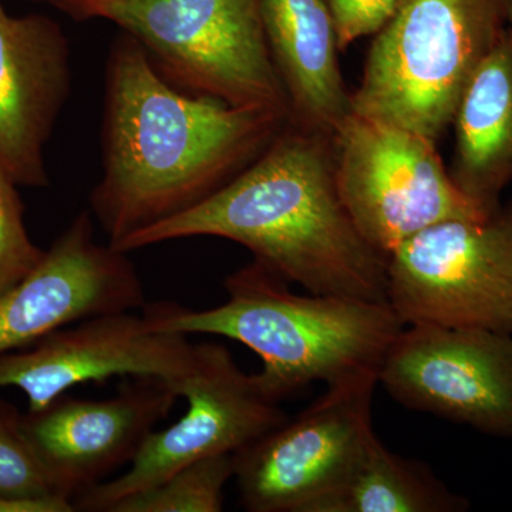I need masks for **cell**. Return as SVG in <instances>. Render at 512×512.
<instances>
[{"label":"cell","mask_w":512,"mask_h":512,"mask_svg":"<svg viewBox=\"0 0 512 512\" xmlns=\"http://www.w3.org/2000/svg\"><path fill=\"white\" fill-rule=\"evenodd\" d=\"M330 140L343 205L386 256L441 222L488 217L454 183L430 138L350 111Z\"/></svg>","instance_id":"cell-6"},{"label":"cell","mask_w":512,"mask_h":512,"mask_svg":"<svg viewBox=\"0 0 512 512\" xmlns=\"http://www.w3.org/2000/svg\"><path fill=\"white\" fill-rule=\"evenodd\" d=\"M508 23V0H400L370 47L352 113L437 143Z\"/></svg>","instance_id":"cell-4"},{"label":"cell","mask_w":512,"mask_h":512,"mask_svg":"<svg viewBox=\"0 0 512 512\" xmlns=\"http://www.w3.org/2000/svg\"><path fill=\"white\" fill-rule=\"evenodd\" d=\"M227 301L194 311L174 302L144 303L151 329L180 335L224 336L261 357L256 382L281 403L309 384L326 386L360 373H379L404 328L389 302L298 295L259 262L224 282Z\"/></svg>","instance_id":"cell-3"},{"label":"cell","mask_w":512,"mask_h":512,"mask_svg":"<svg viewBox=\"0 0 512 512\" xmlns=\"http://www.w3.org/2000/svg\"><path fill=\"white\" fill-rule=\"evenodd\" d=\"M0 504L15 512H72L53 491L22 429V413L0 399Z\"/></svg>","instance_id":"cell-19"},{"label":"cell","mask_w":512,"mask_h":512,"mask_svg":"<svg viewBox=\"0 0 512 512\" xmlns=\"http://www.w3.org/2000/svg\"><path fill=\"white\" fill-rule=\"evenodd\" d=\"M470 501L448 490L426 464L397 456L377 436L348 476L309 512H464Z\"/></svg>","instance_id":"cell-17"},{"label":"cell","mask_w":512,"mask_h":512,"mask_svg":"<svg viewBox=\"0 0 512 512\" xmlns=\"http://www.w3.org/2000/svg\"><path fill=\"white\" fill-rule=\"evenodd\" d=\"M178 397L158 377H124L110 399L64 393L22 414V429L57 497L74 507L77 498L131 464Z\"/></svg>","instance_id":"cell-12"},{"label":"cell","mask_w":512,"mask_h":512,"mask_svg":"<svg viewBox=\"0 0 512 512\" xmlns=\"http://www.w3.org/2000/svg\"><path fill=\"white\" fill-rule=\"evenodd\" d=\"M76 19H104L134 37L184 92L289 117L262 20L261 0H56Z\"/></svg>","instance_id":"cell-5"},{"label":"cell","mask_w":512,"mask_h":512,"mask_svg":"<svg viewBox=\"0 0 512 512\" xmlns=\"http://www.w3.org/2000/svg\"><path fill=\"white\" fill-rule=\"evenodd\" d=\"M508 22L512 28V0H508Z\"/></svg>","instance_id":"cell-22"},{"label":"cell","mask_w":512,"mask_h":512,"mask_svg":"<svg viewBox=\"0 0 512 512\" xmlns=\"http://www.w3.org/2000/svg\"><path fill=\"white\" fill-rule=\"evenodd\" d=\"M289 117L184 92L143 46H111L104 92L103 175L90 212L109 245L207 200L264 153Z\"/></svg>","instance_id":"cell-1"},{"label":"cell","mask_w":512,"mask_h":512,"mask_svg":"<svg viewBox=\"0 0 512 512\" xmlns=\"http://www.w3.org/2000/svg\"><path fill=\"white\" fill-rule=\"evenodd\" d=\"M197 360L187 336L151 329L134 311L93 316L0 355V389L16 387L36 412L77 384L110 377H158L180 396ZM181 397V396H180Z\"/></svg>","instance_id":"cell-11"},{"label":"cell","mask_w":512,"mask_h":512,"mask_svg":"<svg viewBox=\"0 0 512 512\" xmlns=\"http://www.w3.org/2000/svg\"><path fill=\"white\" fill-rule=\"evenodd\" d=\"M144 303L143 282L127 252L99 244L92 212H80L40 264L0 295V355L79 320L136 311Z\"/></svg>","instance_id":"cell-13"},{"label":"cell","mask_w":512,"mask_h":512,"mask_svg":"<svg viewBox=\"0 0 512 512\" xmlns=\"http://www.w3.org/2000/svg\"><path fill=\"white\" fill-rule=\"evenodd\" d=\"M188 403L177 423L154 430L126 473L74 501L76 511L109 512L127 495L160 483L188 464L235 454L288 419L254 375L239 369L225 346L197 345V360L180 392Z\"/></svg>","instance_id":"cell-9"},{"label":"cell","mask_w":512,"mask_h":512,"mask_svg":"<svg viewBox=\"0 0 512 512\" xmlns=\"http://www.w3.org/2000/svg\"><path fill=\"white\" fill-rule=\"evenodd\" d=\"M72 86L69 40L52 19L0 0V165L16 184H50L45 147Z\"/></svg>","instance_id":"cell-14"},{"label":"cell","mask_w":512,"mask_h":512,"mask_svg":"<svg viewBox=\"0 0 512 512\" xmlns=\"http://www.w3.org/2000/svg\"><path fill=\"white\" fill-rule=\"evenodd\" d=\"M269 52L289 101V121L332 136L352 111L326 0H261Z\"/></svg>","instance_id":"cell-15"},{"label":"cell","mask_w":512,"mask_h":512,"mask_svg":"<svg viewBox=\"0 0 512 512\" xmlns=\"http://www.w3.org/2000/svg\"><path fill=\"white\" fill-rule=\"evenodd\" d=\"M291 121L264 153L191 210L130 235L117 251L194 237L224 238L313 295L387 301V256L340 198L332 140Z\"/></svg>","instance_id":"cell-2"},{"label":"cell","mask_w":512,"mask_h":512,"mask_svg":"<svg viewBox=\"0 0 512 512\" xmlns=\"http://www.w3.org/2000/svg\"><path fill=\"white\" fill-rule=\"evenodd\" d=\"M379 383L409 409L512 439V333L458 326H404Z\"/></svg>","instance_id":"cell-10"},{"label":"cell","mask_w":512,"mask_h":512,"mask_svg":"<svg viewBox=\"0 0 512 512\" xmlns=\"http://www.w3.org/2000/svg\"><path fill=\"white\" fill-rule=\"evenodd\" d=\"M454 183L484 214L501 207L512 181V28L471 77L458 101Z\"/></svg>","instance_id":"cell-16"},{"label":"cell","mask_w":512,"mask_h":512,"mask_svg":"<svg viewBox=\"0 0 512 512\" xmlns=\"http://www.w3.org/2000/svg\"><path fill=\"white\" fill-rule=\"evenodd\" d=\"M387 301L404 326L512 333V202L441 222L387 255Z\"/></svg>","instance_id":"cell-7"},{"label":"cell","mask_w":512,"mask_h":512,"mask_svg":"<svg viewBox=\"0 0 512 512\" xmlns=\"http://www.w3.org/2000/svg\"><path fill=\"white\" fill-rule=\"evenodd\" d=\"M0 512H15V511H13V508L9 507V505L0 504Z\"/></svg>","instance_id":"cell-23"},{"label":"cell","mask_w":512,"mask_h":512,"mask_svg":"<svg viewBox=\"0 0 512 512\" xmlns=\"http://www.w3.org/2000/svg\"><path fill=\"white\" fill-rule=\"evenodd\" d=\"M339 50H346L362 37L376 36L390 22L400 0H326Z\"/></svg>","instance_id":"cell-21"},{"label":"cell","mask_w":512,"mask_h":512,"mask_svg":"<svg viewBox=\"0 0 512 512\" xmlns=\"http://www.w3.org/2000/svg\"><path fill=\"white\" fill-rule=\"evenodd\" d=\"M18 187L0 165V295L20 284L46 252L29 237Z\"/></svg>","instance_id":"cell-20"},{"label":"cell","mask_w":512,"mask_h":512,"mask_svg":"<svg viewBox=\"0 0 512 512\" xmlns=\"http://www.w3.org/2000/svg\"><path fill=\"white\" fill-rule=\"evenodd\" d=\"M377 384L375 372L330 384L308 409L235 453L242 507L249 512H309L335 490L375 436Z\"/></svg>","instance_id":"cell-8"},{"label":"cell","mask_w":512,"mask_h":512,"mask_svg":"<svg viewBox=\"0 0 512 512\" xmlns=\"http://www.w3.org/2000/svg\"><path fill=\"white\" fill-rule=\"evenodd\" d=\"M234 454L201 458L160 483L121 498L109 512H220Z\"/></svg>","instance_id":"cell-18"},{"label":"cell","mask_w":512,"mask_h":512,"mask_svg":"<svg viewBox=\"0 0 512 512\" xmlns=\"http://www.w3.org/2000/svg\"><path fill=\"white\" fill-rule=\"evenodd\" d=\"M35 2H49V3H52V5H53V3L56 2V0H35Z\"/></svg>","instance_id":"cell-24"}]
</instances>
